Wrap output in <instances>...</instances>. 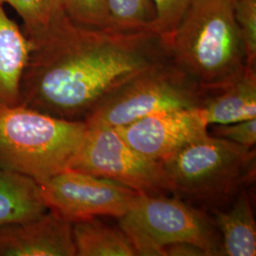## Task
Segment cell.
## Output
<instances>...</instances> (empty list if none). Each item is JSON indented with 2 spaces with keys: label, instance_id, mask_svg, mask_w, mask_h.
Here are the masks:
<instances>
[{
  "label": "cell",
  "instance_id": "15",
  "mask_svg": "<svg viewBox=\"0 0 256 256\" xmlns=\"http://www.w3.org/2000/svg\"><path fill=\"white\" fill-rule=\"evenodd\" d=\"M78 256H135V250L120 228L110 226L98 218L72 222Z\"/></svg>",
  "mask_w": 256,
  "mask_h": 256
},
{
  "label": "cell",
  "instance_id": "22",
  "mask_svg": "<svg viewBox=\"0 0 256 256\" xmlns=\"http://www.w3.org/2000/svg\"><path fill=\"white\" fill-rule=\"evenodd\" d=\"M166 256H207L202 248L187 242H178L165 246Z\"/></svg>",
  "mask_w": 256,
  "mask_h": 256
},
{
  "label": "cell",
  "instance_id": "4",
  "mask_svg": "<svg viewBox=\"0 0 256 256\" xmlns=\"http://www.w3.org/2000/svg\"><path fill=\"white\" fill-rule=\"evenodd\" d=\"M84 120L61 119L16 104L0 108V166L39 183L68 169L86 132Z\"/></svg>",
  "mask_w": 256,
  "mask_h": 256
},
{
  "label": "cell",
  "instance_id": "7",
  "mask_svg": "<svg viewBox=\"0 0 256 256\" xmlns=\"http://www.w3.org/2000/svg\"><path fill=\"white\" fill-rule=\"evenodd\" d=\"M124 216L160 247L187 242L202 248L207 256H224L222 238L212 216L174 196L140 194Z\"/></svg>",
  "mask_w": 256,
  "mask_h": 256
},
{
  "label": "cell",
  "instance_id": "2",
  "mask_svg": "<svg viewBox=\"0 0 256 256\" xmlns=\"http://www.w3.org/2000/svg\"><path fill=\"white\" fill-rule=\"evenodd\" d=\"M174 64L206 92L236 81L248 68L232 0H198L164 40Z\"/></svg>",
  "mask_w": 256,
  "mask_h": 256
},
{
  "label": "cell",
  "instance_id": "18",
  "mask_svg": "<svg viewBox=\"0 0 256 256\" xmlns=\"http://www.w3.org/2000/svg\"><path fill=\"white\" fill-rule=\"evenodd\" d=\"M8 4L22 19L27 37L36 36L50 24V16L46 0H0V5Z\"/></svg>",
  "mask_w": 256,
  "mask_h": 256
},
{
  "label": "cell",
  "instance_id": "12",
  "mask_svg": "<svg viewBox=\"0 0 256 256\" xmlns=\"http://www.w3.org/2000/svg\"><path fill=\"white\" fill-rule=\"evenodd\" d=\"M200 110L208 126L256 118V68H248L236 81L209 92Z\"/></svg>",
  "mask_w": 256,
  "mask_h": 256
},
{
  "label": "cell",
  "instance_id": "19",
  "mask_svg": "<svg viewBox=\"0 0 256 256\" xmlns=\"http://www.w3.org/2000/svg\"><path fill=\"white\" fill-rule=\"evenodd\" d=\"M234 16L243 37L250 66L256 62V0H232Z\"/></svg>",
  "mask_w": 256,
  "mask_h": 256
},
{
  "label": "cell",
  "instance_id": "10",
  "mask_svg": "<svg viewBox=\"0 0 256 256\" xmlns=\"http://www.w3.org/2000/svg\"><path fill=\"white\" fill-rule=\"evenodd\" d=\"M72 222L48 210L0 229V256H74Z\"/></svg>",
  "mask_w": 256,
  "mask_h": 256
},
{
  "label": "cell",
  "instance_id": "8",
  "mask_svg": "<svg viewBox=\"0 0 256 256\" xmlns=\"http://www.w3.org/2000/svg\"><path fill=\"white\" fill-rule=\"evenodd\" d=\"M40 187L48 209L72 222L102 216L120 218L133 209L140 194L122 183L72 169Z\"/></svg>",
  "mask_w": 256,
  "mask_h": 256
},
{
  "label": "cell",
  "instance_id": "3",
  "mask_svg": "<svg viewBox=\"0 0 256 256\" xmlns=\"http://www.w3.org/2000/svg\"><path fill=\"white\" fill-rule=\"evenodd\" d=\"M256 149L207 134L162 160L172 196L212 214L256 180Z\"/></svg>",
  "mask_w": 256,
  "mask_h": 256
},
{
  "label": "cell",
  "instance_id": "14",
  "mask_svg": "<svg viewBox=\"0 0 256 256\" xmlns=\"http://www.w3.org/2000/svg\"><path fill=\"white\" fill-rule=\"evenodd\" d=\"M212 218L222 238L224 256H256V223L247 190Z\"/></svg>",
  "mask_w": 256,
  "mask_h": 256
},
{
  "label": "cell",
  "instance_id": "1",
  "mask_svg": "<svg viewBox=\"0 0 256 256\" xmlns=\"http://www.w3.org/2000/svg\"><path fill=\"white\" fill-rule=\"evenodd\" d=\"M28 38L19 104L70 120H84L111 92L170 58L154 30L82 27L64 14Z\"/></svg>",
  "mask_w": 256,
  "mask_h": 256
},
{
  "label": "cell",
  "instance_id": "13",
  "mask_svg": "<svg viewBox=\"0 0 256 256\" xmlns=\"http://www.w3.org/2000/svg\"><path fill=\"white\" fill-rule=\"evenodd\" d=\"M48 210L39 183L0 166V229L34 220Z\"/></svg>",
  "mask_w": 256,
  "mask_h": 256
},
{
  "label": "cell",
  "instance_id": "9",
  "mask_svg": "<svg viewBox=\"0 0 256 256\" xmlns=\"http://www.w3.org/2000/svg\"><path fill=\"white\" fill-rule=\"evenodd\" d=\"M114 128L138 153L160 162L208 134L200 108L158 111Z\"/></svg>",
  "mask_w": 256,
  "mask_h": 256
},
{
  "label": "cell",
  "instance_id": "6",
  "mask_svg": "<svg viewBox=\"0 0 256 256\" xmlns=\"http://www.w3.org/2000/svg\"><path fill=\"white\" fill-rule=\"evenodd\" d=\"M86 126L82 146L68 169L110 178L142 194L172 196V185L162 162L138 153L114 128Z\"/></svg>",
  "mask_w": 256,
  "mask_h": 256
},
{
  "label": "cell",
  "instance_id": "16",
  "mask_svg": "<svg viewBox=\"0 0 256 256\" xmlns=\"http://www.w3.org/2000/svg\"><path fill=\"white\" fill-rule=\"evenodd\" d=\"M108 9L116 30H156V10L151 0H108Z\"/></svg>",
  "mask_w": 256,
  "mask_h": 256
},
{
  "label": "cell",
  "instance_id": "17",
  "mask_svg": "<svg viewBox=\"0 0 256 256\" xmlns=\"http://www.w3.org/2000/svg\"><path fill=\"white\" fill-rule=\"evenodd\" d=\"M63 10L72 22L82 27L114 28L110 18L108 0H63Z\"/></svg>",
  "mask_w": 256,
  "mask_h": 256
},
{
  "label": "cell",
  "instance_id": "20",
  "mask_svg": "<svg viewBox=\"0 0 256 256\" xmlns=\"http://www.w3.org/2000/svg\"><path fill=\"white\" fill-rule=\"evenodd\" d=\"M156 10L155 28L164 40L173 32L183 16L198 0H151Z\"/></svg>",
  "mask_w": 256,
  "mask_h": 256
},
{
  "label": "cell",
  "instance_id": "5",
  "mask_svg": "<svg viewBox=\"0 0 256 256\" xmlns=\"http://www.w3.org/2000/svg\"><path fill=\"white\" fill-rule=\"evenodd\" d=\"M209 92L169 58L111 92L84 122L119 128L158 111L200 108Z\"/></svg>",
  "mask_w": 256,
  "mask_h": 256
},
{
  "label": "cell",
  "instance_id": "11",
  "mask_svg": "<svg viewBox=\"0 0 256 256\" xmlns=\"http://www.w3.org/2000/svg\"><path fill=\"white\" fill-rule=\"evenodd\" d=\"M30 48L23 28L0 5V108L19 104L21 80Z\"/></svg>",
  "mask_w": 256,
  "mask_h": 256
},
{
  "label": "cell",
  "instance_id": "21",
  "mask_svg": "<svg viewBox=\"0 0 256 256\" xmlns=\"http://www.w3.org/2000/svg\"><path fill=\"white\" fill-rule=\"evenodd\" d=\"M208 134L236 142L247 148H254L256 142V118L229 124H216Z\"/></svg>",
  "mask_w": 256,
  "mask_h": 256
},
{
  "label": "cell",
  "instance_id": "23",
  "mask_svg": "<svg viewBox=\"0 0 256 256\" xmlns=\"http://www.w3.org/2000/svg\"><path fill=\"white\" fill-rule=\"evenodd\" d=\"M50 20L64 14L63 0H46Z\"/></svg>",
  "mask_w": 256,
  "mask_h": 256
}]
</instances>
